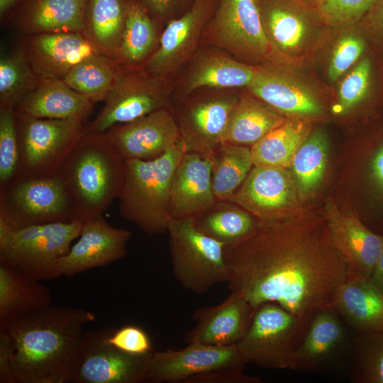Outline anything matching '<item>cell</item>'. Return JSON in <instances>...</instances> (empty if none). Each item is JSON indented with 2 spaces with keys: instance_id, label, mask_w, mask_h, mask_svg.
<instances>
[{
  "instance_id": "f1b7e54d",
  "label": "cell",
  "mask_w": 383,
  "mask_h": 383,
  "mask_svg": "<svg viewBox=\"0 0 383 383\" xmlns=\"http://www.w3.org/2000/svg\"><path fill=\"white\" fill-rule=\"evenodd\" d=\"M260 8L265 30L275 48L288 55L304 48L311 28L303 11L284 0H272Z\"/></svg>"
},
{
  "instance_id": "ab89813d",
  "label": "cell",
  "mask_w": 383,
  "mask_h": 383,
  "mask_svg": "<svg viewBox=\"0 0 383 383\" xmlns=\"http://www.w3.org/2000/svg\"><path fill=\"white\" fill-rule=\"evenodd\" d=\"M351 378L357 383H383V331L357 334Z\"/></svg>"
},
{
  "instance_id": "836d02e7",
  "label": "cell",
  "mask_w": 383,
  "mask_h": 383,
  "mask_svg": "<svg viewBox=\"0 0 383 383\" xmlns=\"http://www.w3.org/2000/svg\"><path fill=\"white\" fill-rule=\"evenodd\" d=\"M308 123L299 118H287L250 148L254 166L286 168L308 136Z\"/></svg>"
},
{
  "instance_id": "d590c367",
  "label": "cell",
  "mask_w": 383,
  "mask_h": 383,
  "mask_svg": "<svg viewBox=\"0 0 383 383\" xmlns=\"http://www.w3.org/2000/svg\"><path fill=\"white\" fill-rule=\"evenodd\" d=\"M155 22L138 4L126 0L125 26L116 60L123 66L138 67L155 50Z\"/></svg>"
},
{
  "instance_id": "f35d334b",
  "label": "cell",
  "mask_w": 383,
  "mask_h": 383,
  "mask_svg": "<svg viewBox=\"0 0 383 383\" xmlns=\"http://www.w3.org/2000/svg\"><path fill=\"white\" fill-rule=\"evenodd\" d=\"M327 161L325 134L316 131L308 135L296 151L291 166L299 192L312 191L322 179Z\"/></svg>"
},
{
  "instance_id": "9a60e30c",
  "label": "cell",
  "mask_w": 383,
  "mask_h": 383,
  "mask_svg": "<svg viewBox=\"0 0 383 383\" xmlns=\"http://www.w3.org/2000/svg\"><path fill=\"white\" fill-rule=\"evenodd\" d=\"M294 185L285 168L253 166L247 178L226 201L233 202L262 222H281L290 216Z\"/></svg>"
},
{
  "instance_id": "7bdbcfd3",
  "label": "cell",
  "mask_w": 383,
  "mask_h": 383,
  "mask_svg": "<svg viewBox=\"0 0 383 383\" xmlns=\"http://www.w3.org/2000/svg\"><path fill=\"white\" fill-rule=\"evenodd\" d=\"M377 0H318V13L323 21L333 26L355 23L371 10Z\"/></svg>"
},
{
  "instance_id": "4dcf8cb0",
  "label": "cell",
  "mask_w": 383,
  "mask_h": 383,
  "mask_svg": "<svg viewBox=\"0 0 383 383\" xmlns=\"http://www.w3.org/2000/svg\"><path fill=\"white\" fill-rule=\"evenodd\" d=\"M126 0H87L84 35L104 55L116 60L126 19Z\"/></svg>"
},
{
  "instance_id": "60d3db41",
  "label": "cell",
  "mask_w": 383,
  "mask_h": 383,
  "mask_svg": "<svg viewBox=\"0 0 383 383\" xmlns=\"http://www.w3.org/2000/svg\"><path fill=\"white\" fill-rule=\"evenodd\" d=\"M373 63L370 57H364L343 78L338 89L337 104L333 111L344 113L354 108L370 94L373 79Z\"/></svg>"
},
{
  "instance_id": "816d5d0a",
  "label": "cell",
  "mask_w": 383,
  "mask_h": 383,
  "mask_svg": "<svg viewBox=\"0 0 383 383\" xmlns=\"http://www.w3.org/2000/svg\"><path fill=\"white\" fill-rule=\"evenodd\" d=\"M371 168L374 179L383 189V147L374 155Z\"/></svg>"
},
{
  "instance_id": "4316f807",
  "label": "cell",
  "mask_w": 383,
  "mask_h": 383,
  "mask_svg": "<svg viewBox=\"0 0 383 383\" xmlns=\"http://www.w3.org/2000/svg\"><path fill=\"white\" fill-rule=\"evenodd\" d=\"M48 287L17 267L0 261V328L29 312L50 305Z\"/></svg>"
},
{
  "instance_id": "52a82bcc",
  "label": "cell",
  "mask_w": 383,
  "mask_h": 383,
  "mask_svg": "<svg viewBox=\"0 0 383 383\" xmlns=\"http://www.w3.org/2000/svg\"><path fill=\"white\" fill-rule=\"evenodd\" d=\"M309 323L276 303L265 302L256 308L237 347L246 364L292 370Z\"/></svg>"
},
{
  "instance_id": "f6af8a7d",
  "label": "cell",
  "mask_w": 383,
  "mask_h": 383,
  "mask_svg": "<svg viewBox=\"0 0 383 383\" xmlns=\"http://www.w3.org/2000/svg\"><path fill=\"white\" fill-rule=\"evenodd\" d=\"M108 341L123 352L137 355H148L153 352L151 340L147 333L134 325L119 328H111Z\"/></svg>"
},
{
  "instance_id": "6da1fadb",
  "label": "cell",
  "mask_w": 383,
  "mask_h": 383,
  "mask_svg": "<svg viewBox=\"0 0 383 383\" xmlns=\"http://www.w3.org/2000/svg\"><path fill=\"white\" fill-rule=\"evenodd\" d=\"M300 233L280 221H260L249 238L226 245L231 290L255 309L274 302L306 322L333 308L350 270L333 248L328 231L322 238Z\"/></svg>"
},
{
  "instance_id": "ffe728a7",
  "label": "cell",
  "mask_w": 383,
  "mask_h": 383,
  "mask_svg": "<svg viewBox=\"0 0 383 383\" xmlns=\"http://www.w3.org/2000/svg\"><path fill=\"white\" fill-rule=\"evenodd\" d=\"M216 201L209 155L186 152L172 179L170 201L172 218L195 220Z\"/></svg>"
},
{
  "instance_id": "e575fe53",
  "label": "cell",
  "mask_w": 383,
  "mask_h": 383,
  "mask_svg": "<svg viewBox=\"0 0 383 383\" xmlns=\"http://www.w3.org/2000/svg\"><path fill=\"white\" fill-rule=\"evenodd\" d=\"M216 201L228 200L247 178L253 163L248 146L220 143L209 154Z\"/></svg>"
},
{
  "instance_id": "7c38bea8",
  "label": "cell",
  "mask_w": 383,
  "mask_h": 383,
  "mask_svg": "<svg viewBox=\"0 0 383 383\" xmlns=\"http://www.w3.org/2000/svg\"><path fill=\"white\" fill-rule=\"evenodd\" d=\"M246 365L237 345L190 343L181 349L151 353L147 382L184 383L192 377L212 371L243 370Z\"/></svg>"
},
{
  "instance_id": "8fae6325",
  "label": "cell",
  "mask_w": 383,
  "mask_h": 383,
  "mask_svg": "<svg viewBox=\"0 0 383 383\" xmlns=\"http://www.w3.org/2000/svg\"><path fill=\"white\" fill-rule=\"evenodd\" d=\"M111 328L84 333L71 383L147 382L150 354L132 355L108 341Z\"/></svg>"
},
{
  "instance_id": "f5cc1de1",
  "label": "cell",
  "mask_w": 383,
  "mask_h": 383,
  "mask_svg": "<svg viewBox=\"0 0 383 383\" xmlns=\"http://www.w3.org/2000/svg\"><path fill=\"white\" fill-rule=\"evenodd\" d=\"M20 0H0V16L2 18L6 13L15 6Z\"/></svg>"
},
{
  "instance_id": "d6986e66",
  "label": "cell",
  "mask_w": 383,
  "mask_h": 383,
  "mask_svg": "<svg viewBox=\"0 0 383 383\" xmlns=\"http://www.w3.org/2000/svg\"><path fill=\"white\" fill-rule=\"evenodd\" d=\"M325 216L331 242L350 272L370 277L383 245V235L333 203L327 204Z\"/></svg>"
},
{
  "instance_id": "f546056e",
  "label": "cell",
  "mask_w": 383,
  "mask_h": 383,
  "mask_svg": "<svg viewBox=\"0 0 383 383\" xmlns=\"http://www.w3.org/2000/svg\"><path fill=\"white\" fill-rule=\"evenodd\" d=\"M286 118L255 96H240L221 143L252 145Z\"/></svg>"
},
{
  "instance_id": "c3c4849f",
  "label": "cell",
  "mask_w": 383,
  "mask_h": 383,
  "mask_svg": "<svg viewBox=\"0 0 383 383\" xmlns=\"http://www.w3.org/2000/svg\"><path fill=\"white\" fill-rule=\"evenodd\" d=\"M365 17L368 36L383 49V0H377Z\"/></svg>"
},
{
  "instance_id": "8d00e7d4",
  "label": "cell",
  "mask_w": 383,
  "mask_h": 383,
  "mask_svg": "<svg viewBox=\"0 0 383 383\" xmlns=\"http://www.w3.org/2000/svg\"><path fill=\"white\" fill-rule=\"evenodd\" d=\"M121 68L116 60L101 54L94 55L75 65L62 81L96 104L106 99Z\"/></svg>"
},
{
  "instance_id": "8992f818",
  "label": "cell",
  "mask_w": 383,
  "mask_h": 383,
  "mask_svg": "<svg viewBox=\"0 0 383 383\" xmlns=\"http://www.w3.org/2000/svg\"><path fill=\"white\" fill-rule=\"evenodd\" d=\"M173 274L186 290L204 294L228 282L225 244L201 232L193 219H174L167 232Z\"/></svg>"
},
{
  "instance_id": "484cf974",
  "label": "cell",
  "mask_w": 383,
  "mask_h": 383,
  "mask_svg": "<svg viewBox=\"0 0 383 383\" xmlns=\"http://www.w3.org/2000/svg\"><path fill=\"white\" fill-rule=\"evenodd\" d=\"M345 332L339 315L332 309L318 312L311 319L296 352L292 370L317 371L340 351Z\"/></svg>"
},
{
  "instance_id": "4fadbf2b",
  "label": "cell",
  "mask_w": 383,
  "mask_h": 383,
  "mask_svg": "<svg viewBox=\"0 0 383 383\" xmlns=\"http://www.w3.org/2000/svg\"><path fill=\"white\" fill-rule=\"evenodd\" d=\"M210 31L215 43L243 59L265 58L273 45L258 0H221Z\"/></svg>"
},
{
  "instance_id": "44dd1931",
  "label": "cell",
  "mask_w": 383,
  "mask_h": 383,
  "mask_svg": "<svg viewBox=\"0 0 383 383\" xmlns=\"http://www.w3.org/2000/svg\"><path fill=\"white\" fill-rule=\"evenodd\" d=\"M255 309L237 292L231 291L221 303L196 310V326L184 335L188 343L231 345L243 338Z\"/></svg>"
},
{
  "instance_id": "e0dca14e",
  "label": "cell",
  "mask_w": 383,
  "mask_h": 383,
  "mask_svg": "<svg viewBox=\"0 0 383 383\" xmlns=\"http://www.w3.org/2000/svg\"><path fill=\"white\" fill-rule=\"evenodd\" d=\"M238 99L232 94L201 98L173 114L186 152L209 155L222 142Z\"/></svg>"
},
{
  "instance_id": "7dc6e473",
  "label": "cell",
  "mask_w": 383,
  "mask_h": 383,
  "mask_svg": "<svg viewBox=\"0 0 383 383\" xmlns=\"http://www.w3.org/2000/svg\"><path fill=\"white\" fill-rule=\"evenodd\" d=\"M140 6L155 22L170 17L189 0H130Z\"/></svg>"
},
{
  "instance_id": "cb8c5ba5",
  "label": "cell",
  "mask_w": 383,
  "mask_h": 383,
  "mask_svg": "<svg viewBox=\"0 0 383 383\" xmlns=\"http://www.w3.org/2000/svg\"><path fill=\"white\" fill-rule=\"evenodd\" d=\"M332 309L357 334L383 331V294L370 277L350 272Z\"/></svg>"
},
{
  "instance_id": "83f0119b",
  "label": "cell",
  "mask_w": 383,
  "mask_h": 383,
  "mask_svg": "<svg viewBox=\"0 0 383 383\" xmlns=\"http://www.w3.org/2000/svg\"><path fill=\"white\" fill-rule=\"evenodd\" d=\"M87 0H29L17 21L23 35L82 33Z\"/></svg>"
},
{
  "instance_id": "d4e9b609",
  "label": "cell",
  "mask_w": 383,
  "mask_h": 383,
  "mask_svg": "<svg viewBox=\"0 0 383 383\" xmlns=\"http://www.w3.org/2000/svg\"><path fill=\"white\" fill-rule=\"evenodd\" d=\"M94 104L62 80L41 82L27 94L15 111L39 118L84 122Z\"/></svg>"
},
{
  "instance_id": "74e56055",
  "label": "cell",
  "mask_w": 383,
  "mask_h": 383,
  "mask_svg": "<svg viewBox=\"0 0 383 383\" xmlns=\"http://www.w3.org/2000/svg\"><path fill=\"white\" fill-rule=\"evenodd\" d=\"M40 83L21 48L3 55L0 60V109H15Z\"/></svg>"
},
{
  "instance_id": "f907efd6",
  "label": "cell",
  "mask_w": 383,
  "mask_h": 383,
  "mask_svg": "<svg viewBox=\"0 0 383 383\" xmlns=\"http://www.w3.org/2000/svg\"><path fill=\"white\" fill-rule=\"evenodd\" d=\"M370 279L372 284L383 294V245Z\"/></svg>"
},
{
  "instance_id": "ac0fdd59",
  "label": "cell",
  "mask_w": 383,
  "mask_h": 383,
  "mask_svg": "<svg viewBox=\"0 0 383 383\" xmlns=\"http://www.w3.org/2000/svg\"><path fill=\"white\" fill-rule=\"evenodd\" d=\"M131 235V231L111 226L103 216L83 222L79 240L58 260L60 276L72 277L122 259Z\"/></svg>"
},
{
  "instance_id": "681fc988",
  "label": "cell",
  "mask_w": 383,
  "mask_h": 383,
  "mask_svg": "<svg viewBox=\"0 0 383 383\" xmlns=\"http://www.w3.org/2000/svg\"><path fill=\"white\" fill-rule=\"evenodd\" d=\"M12 358L11 338L5 330H0V383H13Z\"/></svg>"
},
{
  "instance_id": "bcb514c9",
  "label": "cell",
  "mask_w": 383,
  "mask_h": 383,
  "mask_svg": "<svg viewBox=\"0 0 383 383\" xmlns=\"http://www.w3.org/2000/svg\"><path fill=\"white\" fill-rule=\"evenodd\" d=\"M258 377L248 376L242 370H220L192 377L184 383H259Z\"/></svg>"
},
{
  "instance_id": "7a4b0ae2",
  "label": "cell",
  "mask_w": 383,
  "mask_h": 383,
  "mask_svg": "<svg viewBox=\"0 0 383 383\" xmlns=\"http://www.w3.org/2000/svg\"><path fill=\"white\" fill-rule=\"evenodd\" d=\"M95 318L89 311L51 304L0 328L12 343L13 383H71L83 326Z\"/></svg>"
},
{
  "instance_id": "d6a6232c",
  "label": "cell",
  "mask_w": 383,
  "mask_h": 383,
  "mask_svg": "<svg viewBox=\"0 0 383 383\" xmlns=\"http://www.w3.org/2000/svg\"><path fill=\"white\" fill-rule=\"evenodd\" d=\"M257 67L219 54L201 57L194 65L187 79L188 92L202 87L233 88L248 87Z\"/></svg>"
},
{
  "instance_id": "b9f144b4",
  "label": "cell",
  "mask_w": 383,
  "mask_h": 383,
  "mask_svg": "<svg viewBox=\"0 0 383 383\" xmlns=\"http://www.w3.org/2000/svg\"><path fill=\"white\" fill-rule=\"evenodd\" d=\"M19 163V144L16 112L12 108L0 109V189L16 178Z\"/></svg>"
},
{
  "instance_id": "ee69618b",
  "label": "cell",
  "mask_w": 383,
  "mask_h": 383,
  "mask_svg": "<svg viewBox=\"0 0 383 383\" xmlns=\"http://www.w3.org/2000/svg\"><path fill=\"white\" fill-rule=\"evenodd\" d=\"M366 49V40L357 33L342 36L335 45L328 67L331 81L338 80L361 59Z\"/></svg>"
},
{
  "instance_id": "ba28073f",
  "label": "cell",
  "mask_w": 383,
  "mask_h": 383,
  "mask_svg": "<svg viewBox=\"0 0 383 383\" xmlns=\"http://www.w3.org/2000/svg\"><path fill=\"white\" fill-rule=\"evenodd\" d=\"M15 112L19 144L16 178L57 175L85 132L84 123L75 120L39 118Z\"/></svg>"
},
{
  "instance_id": "2e32d148",
  "label": "cell",
  "mask_w": 383,
  "mask_h": 383,
  "mask_svg": "<svg viewBox=\"0 0 383 383\" xmlns=\"http://www.w3.org/2000/svg\"><path fill=\"white\" fill-rule=\"evenodd\" d=\"M20 48L40 82L62 81L78 63L101 54L80 32L26 35Z\"/></svg>"
},
{
  "instance_id": "1f68e13d",
  "label": "cell",
  "mask_w": 383,
  "mask_h": 383,
  "mask_svg": "<svg viewBox=\"0 0 383 383\" xmlns=\"http://www.w3.org/2000/svg\"><path fill=\"white\" fill-rule=\"evenodd\" d=\"M194 221L201 232L225 245H235L247 239L260 223L248 211L229 201H217Z\"/></svg>"
},
{
  "instance_id": "3957f363",
  "label": "cell",
  "mask_w": 383,
  "mask_h": 383,
  "mask_svg": "<svg viewBox=\"0 0 383 383\" xmlns=\"http://www.w3.org/2000/svg\"><path fill=\"white\" fill-rule=\"evenodd\" d=\"M57 174L73 201L77 219L84 222L102 216L119 199L126 161L105 133L85 130Z\"/></svg>"
},
{
  "instance_id": "db71d44e",
  "label": "cell",
  "mask_w": 383,
  "mask_h": 383,
  "mask_svg": "<svg viewBox=\"0 0 383 383\" xmlns=\"http://www.w3.org/2000/svg\"><path fill=\"white\" fill-rule=\"evenodd\" d=\"M310 1H313V2H316V3L318 0H310Z\"/></svg>"
},
{
  "instance_id": "9c48e42d",
  "label": "cell",
  "mask_w": 383,
  "mask_h": 383,
  "mask_svg": "<svg viewBox=\"0 0 383 383\" xmlns=\"http://www.w3.org/2000/svg\"><path fill=\"white\" fill-rule=\"evenodd\" d=\"M0 218L14 228L78 220L58 174L17 177L0 189Z\"/></svg>"
},
{
  "instance_id": "5b68a950",
  "label": "cell",
  "mask_w": 383,
  "mask_h": 383,
  "mask_svg": "<svg viewBox=\"0 0 383 383\" xmlns=\"http://www.w3.org/2000/svg\"><path fill=\"white\" fill-rule=\"evenodd\" d=\"M82 226L74 220L14 228L0 218V261L39 281L58 277V260L69 252Z\"/></svg>"
},
{
  "instance_id": "277c9868",
  "label": "cell",
  "mask_w": 383,
  "mask_h": 383,
  "mask_svg": "<svg viewBox=\"0 0 383 383\" xmlns=\"http://www.w3.org/2000/svg\"><path fill=\"white\" fill-rule=\"evenodd\" d=\"M186 152L181 140L160 157L126 160V176L119 197V211L149 235L167 232L173 177Z\"/></svg>"
},
{
  "instance_id": "603a6c76",
  "label": "cell",
  "mask_w": 383,
  "mask_h": 383,
  "mask_svg": "<svg viewBox=\"0 0 383 383\" xmlns=\"http://www.w3.org/2000/svg\"><path fill=\"white\" fill-rule=\"evenodd\" d=\"M248 88L254 96L283 115L315 116L322 112L310 89L274 67H257Z\"/></svg>"
},
{
  "instance_id": "7402d4cb",
  "label": "cell",
  "mask_w": 383,
  "mask_h": 383,
  "mask_svg": "<svg viewBox=\"0 0 383 383\" xmlns=\"http://www.w3.org/2000/svg\"><path fill=\"white\" fill-rule=\"evenodd\" d=\"M207 11L204 0H194L189 10L170 21L159 38L157 48L143 67L149 73L164 78L179 67L194 49Z\"/></svg>"
},
{
  "instance_id": "30bf717a",
  "label": "cell",
  "mask_w": 383,
  "mask_h": 383,
  "mask_svg": "<svg viewBox=\"0 0 383 383\" xmlns=\"http://www.w3.org/2000/svg\"><path fill=\"white\" fill-rule=\"evenodd\" d=\"M168 92L163 78L149 73L143 67L121 65L117 80L103 107L85 126V130L104 133L115 125L168 108Z\"/></svg>"
},
{
  "instance_id": "5bb4252c",
  "label": "cell",
  "mask_w": 383,
  "mask_h": 383,
  "mask_svg": "<svg viewBox=\"0 0 383 383\" xmlns=\"http://www.w3.org/2000/svg\"><path fill=\"white\" fill-rule=\"evenodd\" d=\"M104 133L125 161L157 158L180 141L176 119L169 108L115 125Z\"/></svg>"
}]
</instances>
